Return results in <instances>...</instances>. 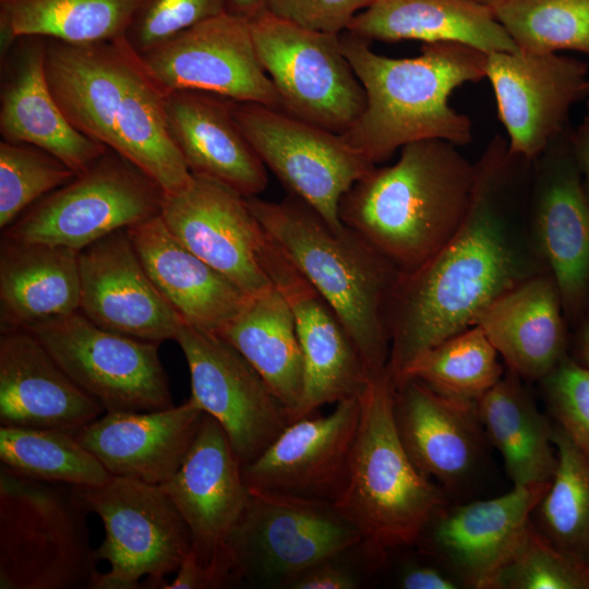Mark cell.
<instances>
[{
  "label": "cell",
  "mask_w": 589,
  "mask_h": 589,
  "mask_svg": "<svg viewBox=\"0 0 589 589\" xmlns=\"http://www.w3.org/2000/svg\"><path fill=\"white\" fill-rule=\"evenodd\" d=\"M531 163L494 135L474 163L473 192L457 232L399 275L385 310L393 382L419 354L474 326L501 296L549 272L529 225Z\"/></svg>",
  "instance_id": "6da1fadb"
},
{
  "label": "cell",
  "mask_w": 589,
  "mask_h": 589,
  "mask_svg": "<svg viewBox=\"0 0 589 589\" xmlns=\"http://www.w3.org/2000/svg\"><path fill=\"white\" fill-rule=\"evenodd\" d=\"M45 69L79 131L131 161L166 194L191 181L168 130L164 94L123 37L94 44L46 39Z\"/></svg>",
  "instance_id": "7a4b0ae2"
},
{
  "label": "cell",
  "mask_w": 589,
  "mask_h": 589,
  "mask_svg": "<svg viewBox=\"0 0 589 589\" xmlns=\"http://www.w3.org/2000/svg\"><path fill=\"white\" fill-rule=\"evenodd\" d=\"M457 147L442 140L407 144L395 164L374 167L339 203L342 225L400 274L437 253L467 215L476 166Z\"/></svg>",
  "instance_id": "3957f363"
},
{
  "label": "cell",
  "mask_w": 589,
  "mask_h": 589,
  "mask_svg": "<svg viewBox=\"0 0 589 589\" xmlns=\"http://www.w3.org/2000/svg\"><path fill=\"white\" fill-rule=\"evenodd\" d=\"M340 40L366 98L361 116L341 135L372 164L418 141L471 142V119L448 100L457 87L485 79L486 53L443 41L424 44L416 57L390 58L349 32Z\"/></svg>",
  "instance_id": "277c9868"
},
{
  "label": "cell",
  "mask_w": 589,
  "mask_h": 589,
  "mask_svg": "<svg viewBox=\"0 0 589 589\" xmlns=\"http://www.w3.org/2000/svg\"><path fill=\"white\" fill-rule=\"evenodd\" d=\"M268 236L335 310L372 376L387 369L385 310L400 273L357 233L334 231L306 203L247 197Z\"/></svg>",
  "instance_id": "5b68a950"
},
{
  "label": "cell",
  "mask_w": 589,
  "mask_h": 589,
  "mask_svg": "<svg viewBox=\"0 0 589 589\" xmlns=\"http://www.w3.org/2000/svg\"><path fill=\"white\" fill-rule=\"evenodd\" d=\"M395 385L387 369L360 396V419L346 485L333 503L383 558L416 544L447 504L443 489L411 462L394 419Z\"/></svg>",
  "instance_id": "8992f818"
},
{
  "label": "cell",
  "mask_w": 589,
  "mask_h": 589,
  "mask_svg": "<svg viewBox=\"0 0 589 589\" xmlns=\"http://www.w3.org/2000/svg\"><path fill=\"white\" fill-rule=\"evenodd\" d=\"M88 513L76 486L0 466V589H95Z\"/></svg>",
  "instance_id": "52a82bcc"
},
{
  "label": "cell",
  "mask_w": 589,
  "mask_h": 589,
  "mask_svg": "<svg viewBox=\"0 0 589 589\" xmlns=\"http://www.w3.org/2000/svg\"><path fill=\"white\" fill-rule=\"evenodd\" d=\"M91 513L105 527L96 549L101 573L95 589L163 588L192 550L191 532L159 485L115 477L104 484L77 488Z\"/></svg>",
  "instance_id": "ba28073f"
},
{
  "label": "cell",
  "mask_w": 589,
  "mask_h": 589,
  "mask_svg": "<svg viewBox=\"0 0 589 589\" xmlns=\"http://www.w3.org/2000/svg\"><path fill=\"white\" fill-rule=\"evenodd\" d=\"M165 194L145 172L108 148L26 209L3 237L81 251L112 232L160 216Z\"/></svg>",
  "instance_id": "9c48e42d"
},
{
  "label": "cell",
  "mask_w": 589,
  "mask_h": 589,
  "mask_svg": "<svg viewBox=\"0 0 589 589\" xmlns=\"http://www.w3.org/2000/svg\"><path fill=\"white\" fill-rule=\"evenodd\" d=\"M262 67L287 113L344 134L365 108V92L340 34L313 31L263 11L249 21Z\"/></svg>",
  "instance_id": "30bf717a"
},
{
  "label": "cell",
  "mask_w": 589,
  "mask_h": 589,
  "mask_svg": "<svg viewBox=\"0 0 589 589\" xmlns=\"http://www.w3.org/2000/svg\"><path fill=\"white\" fill-rule=\"evenodd\" d=\"M361 541L333 503L249 491L228 541L235 584L287 588L313 564Z\"/></svg>",
  "instance_id": "8fae6325"
},
{
  "label": "cell",
  "mask_w": 589,
  "mask_h": 589,
  "mask_svg": "<svg viewBox=\"0 0 589 589\" xmlns=\"http://www.w3.org/2000/svg\"><path fill=\"white\" fill-rule=\"evenodd\" d=\"M233 113L265 167L290 194L311 206L334 231L344 230L339 203L376 165L341 134L284 110L235 101Z\"/></svg>",
  "instance_id": "7c38bea8"
},
{
  "label": "cell",
  "mask_w": 589,
  "mask_h": 589,
  "mask_svg": "<svg viewBox=\"0 0 589 589\" xmlns=\"http://www.w3.org/2000/svg\"><path fill=\"white\" fill-rule=\"evenodd\" d=\"M27 330L106 412H142L173 406L158 342L105 329L80 311Z\"/></svg>",
  "instance_id": "4fadbf2b"
},
{
  "label": "cell",
  "mask_w": 589,
  "mask_h": 589,
  "mask_svg": "<svg viewBox=\"0 0 589 589\" xmlns=\"http://www.w3.org/2000/svg\"><path fill=\"white\" fill-rule=\"evenodd\" d=\"M175 340L189 366L191 398L219 422L241 465L252 462L291 423L285 407L221 335L182 324Z\"/></svg>",
  "instance_id": "5bb4252c"
},
{
  "label": "cell",
  "mask_w": 589,
  "mask_h": 589,
  "mask_svg": "<svg viewBox=\"0 0 589 589\" xmlns=\"http://www.w3.org/2000/svg\"><path fill=\"white\" fill-rule=\"evenodd\" d=\"M139 57L163 94L199 91L283 110L249 21L231 13L196 24Z\"/></svg>",
  "instance_id": "9a60e30c"
},
{
  "label": "cell",
  "mask_w": 589,
  "mask_h": 589,
  "mask_svg": "<svg viewBox=\"0 0 589 589\" xmlns=\"http://www.w3.org/2000/svg\"><path fill=\"white\" fill-rule=\"evenodd\" d=\"M570 131L554 139L531 163L528 217L564 314L575 318L589 294V197Z\"/></svg>",
  "instance_id": "2e32d148"
},
{
  "label": "cell",
  "mask_w": 589,
  "mask_h": 589,
  "mask_svg": "<svg viewBox=\"0 0 589 589\" xmlns=\"http://www.w3.org/2000/svg\"><path fill=\"white\" fill-rule=\"evenodd\" d=\"M489 80L509 151L536 159L566 131L572 107L589 95L586 62L557 52L488 53Z\"/></svg>",
  "instance_id": "e0dca14e"
},
{
  "label": "cell",
  "mask_w": 589,
  "mask_h": 589,
  "mask_svg": "<svg viewBox=\"0 0 589 589\" xmlns=\"http://www.w3.org/2000/svg\"><path fill=\"white\" fill-rule=\"evenodd\" d=\"M160 217L185 248L247 296L273 287L262 260L266 231L245 196L192 173L182 190L165 194Z\"/></svg>",
  "instance_id": "ac0fdd59"
},
{
  "label": "cell",
  "mask_w": 589,
  "mask_h": 589,
  "mask_svg": "<svg viewBox=\"0 0 589 589\" xmlns=\"http://www.w3.org/2000/svg\"><path fill=\"white\" fill-rule=\"evenodd\" d=\"M263 266L287 300L304 360V390L294 420L326 404L360 397L372 375L341 320L266 232Z\"/></svg>",
  "instance_id": "d6986e66"
},
{
  "label": "cell",
  "mask_w": 589,
  "mask_h": 589,
  "mask_svg": "<svg viewBox=\"0 0 589 589\" xmlns=\"http://www.w3.org/2000/svg\"><path fill=\"white\" fill-rule=\"evenodd\" d=\"M159 486L185 521L197 562L223 569L235 582L228 541L247 507L249 490L242 465L216 419L204 414L181 466Z\"/></svg>",
  "instance_id": "ffe728a7"
},
{
  "label": "cell",
  "mask_w": 589,
  "mask_h": 589,
  "mask_svg": "<svg viewBox=\"0 0 589 589\" xmlns=\"http://www.w3.org/2000/svg\"><path fill=\"white\" fill-rule=\"evenodd\" d=\"M550 483L514 486L490 500L446 504L430 520L416 544L464 587L490 589L524 540L531 515Z\"/></svg>",
  "instance_id": "44dd1931"
},
{
  "label": "cell",
  "mask_w": 589,
  "mask_h": 589,
  "mask_svg": "<svg viewBox=\"0 0 589 589\" xmlns=\"http://www.w3.org/2000/svg\"><path fill=\"white\" fill-rule=\"evenodd\" d=\"M360 397L292 421L252 462L242 466L249 491L334 503L342 492L360 419Z\"/></svg>",
  "instance_id": "7402d4cb"
},
{
  "label": "cell",
  "mask_w": 589,
  "mask_h": 589,
  "mask_svg": "<svg viewBox=\"0 0 589 589\" xmlns=\"http://www.w3.org/2000/svg\"><path fill=\"white\" fill-rule=\"evenodd\" d=\"M80 312L96 325L160 344L183 321L144 268L128 232H112L80 251Z\"/></svg>",
  "instance_id": "603a6c76"
},
{
  "label": "cell",
  "mask_w": 589,
  "mask_h": 589,
  "mask_svg": "<svg viewBox=\"0 0 589 589\" xmlns=\"http://www.w3.org/2000/svg\"><path fill=\"white\" fill-rule=\"evenodd\" d=\"M43 342L23 328L0 335V423L75 434L105 413Z\"/></svg>",
  "instance_id": "cb8c5ba5"
},
{
  "label": "cell",
  "mask_w": 589,
  "mask_h": 589,
  "mask_svg": "<svg viewBox=\"0 0 589 589\" xmlns=\"http://www.w3.org/2000/svg\"><path fill=\"white\" fill-rule=\"evenodd\" d=\"M394 419L411 462L442 489L461 486L479 466L486 436L477 404L405 380L395 385Z\"/></svg>",
  "instance_id": "d4e9b609"
},
{
  "label": "cell",
  "mask_w": 589,
  "mask_h": 589,
  "mask_svg": "<svg viewBox=\"0 0 589 589\" xmlns=\"http://www.w3.org/2000/svg\"><path fill=\"white\" fill-rule=\"evenodd\" d=\"M45 57L41 37H21L1 57V136L41 148L77 175L108 148L68 120L49 87Z\"/></svg>",
  "instance_id": "484cf974"
},
{
  "label": "cell",
  "mask_w": 589,
  "mask_h": 589,
  "mask_svg": "<svg viewBox=\"0 0 589 589\" xmlns=\"http://www.w3.org/2000/svg\"><path fill=\"white\" fill-rule=\"evenodd\" d=\"M204 414L190 397L166 409L106 412L75 436L111 476L161 485L181 466Z\"/></svg>",
  "instance_id": "4316f807"
},
{
  "label": "cell",
  "mask_w": 589,
  "mask_h": 589,
  "mask_svg": "<svg viewBox=\"0 0 589 589\" xmlns=\"http://www.w3.org/2000/svg\"><path fill=\"white\" fill-rule=\"evenodd\" d=\"M235 101L199 91L164 94L168 130L191 173L215 180L245 197L268 184L267 168L233 113Z\"/></svg>",
  "instance_id": "83f0119b"
},
{
  "label": "cell",
  "mask_w": 589,
  "mask_h": 589,
  "mask_svg": "<svg viewBox=\"0 0 589 589\" xmlns=\"http://www.w3.org/2000/svg\"><path fill=\"white\" fill-rule=\"evenodd\" d=\"M128 232L151 279L183 324L219 333L250 297L185 248L160 216Z\"/></svg>",
  "instance_id": "f1b7e54d"
},
{
  "label": "cell",
  "mask_w": 589,
  "mask_h": 589,
  "mask_svg": "<svg viewBox=\"0 0 589 589\" xmlns=\"http://www.w3.org/2000/svg\"><path fill=\"white\" fill-rule=\"evenodd\" d=\"M564 315L557 285L545 272L496 299L476 325L508 370L521 378L542 381L566 358Z\"/></svg>",
  "instance_id": "f546056e"
},
{
  "label": "cell",
  "mask_w": 589,
  "mask_h": 589,
  "mask_svg": "<svg viewBox=\"0 0 589 589\" xmlns=\"http://www.w3.org/2000/svg\"><path fill=\"white\" fill-rule=\"evenodd\" d=\"M346 32L370 43H459L486 55L518 50L490 5L477 0H373Z\"/></svg>",
  "instance_id": "4dcf8cb0"
},
{
  "label": "cell",
  "mask_w": 589,
  "mask_h": 589,
  "mask_svg": "<svg viewBox=\"0 0 589 589\" xmlns=\"http://www.w3.org/2000/svg\"><path fill=\"white\" fill-rule=\"evenodd\" d=\"M80 251L2 238L0 326L28 329L80 311Z\"/></svg>",
  "instance_id": "1f68e13d"
},
{
  "label": "cell",
  "mask_w": 589,
  "mask_h": 589,
  "mask_svg": "<svg viewBox=\"0 0 589 589\" xmlns=\"http://www.w3.org/2000/svg\"><path fill=\"white\" fill-rule=\"evenodd\" d=\"M217 334L252 364L294 421L304 390V360L294 317L284 296L273 286L248 297Z\"/></svg>",
  "instance_id": "d6a6232c"
},
{
  "label": "cell",
  "mask_w": 589,
  "mask_h": 589,
  "mask_svg": "<svg viewBox=\"0 0 589 589\" xmlns=\"http://www.w3.org/2000/svg\"><path fill=\"white\" fill-rule=\"evenodd\" d=\"M477 411L513 486L552 481L557 466L553 425L539 411L521 377L507 369L479 399Z\"/></svg>",
  "instance_id": "836d02e7"
},
{
  "label": "cell",
  "mask_w": 589,
  "mask_h": 589,
  "mask_svg": "<svg viewBox=\"0 0 589 589\" xmlns=\"http://www.w3.org/2000/svg\"><path fill=\"white\" fill-rule=\"evenodd\" d=\"M139 0H0V50L3 57L21 37L68 44L122 38Z\"/></svg>",
  "instance_id": "e575fe53"
},
{
  "label": "cell",
  "mask_w": 589,
  "mask_h": 589,
  "mask_svg": "<svg viewBox=\"0 0 589 589\" xmlns=\"http://www.w3.org/2000/svg\"><path fill=\"white\" fill-rule=\"evenodd\" d=\"M552 440L557 466L531 521L555 548L589 564V458L556 424Z\"/></svg>",
  "instance_id": "d590c367"
},
{
  "label": "cell",
  "mask_w": 589,
  "mask_h": 589,
  "mask_svg": "<svg viewBox=\"0 0 589 589\" xmlns=\"http://www.w3.org/2000/svg\"><path fill=\"white\" fill-rule=\"evenodd\" d=\"M498 352L479 325L471 326L413 359L395 380H417L435 392L477 404L504 375Z\"/></svg>",
  "instance_id": "8d00e7d4"
},
{
  "label": "cell",
  "mask_w": 589,
  "mask_h": 589,
  "mask_svg": "<svg viewBox=\"0 0 589 589\" xmlns=\"http://www.w3.org/2000/svg\"><path fill=\"white\" fill-rule=\"evenodd\" d=\"M2 467L38 481L96 486L111 474L75 434L52 429L0 428Z\"/></svg>",
  "instance_id": "74e56055"
},
{
  "label": "cell",
  "mask_w": 589,
  "mask_h": 589,
  "mask_svg": "<svg viewBox=\"0 0 589 589\" xmlns=\"http://www.w3.org/2000/svg\"><path fill=\"white\" fill-rule=\"evenodd\" d=\"M489 5L518 49L589 56V0H491Z\"/></svg>",
  "instance_id": "f35d334b"
},
{
  "label": "cell",
  "mask_w": 589,
  "mask_h": 589,
  "mask_svg": "<svg viewBox=\"0 0 589 589\" xmlns=\"http://www.w3.org/2000/svg\"><path fill=\"white\" fill-rule=\"evenodd\" d=\"M75 172L53 155L23 143L0 142V228L5 229Z\"/></svg>",
  "instance_id": "ab89813d"
},
{
  "label": "cell",
  "mask_w": 589,
  "mask_h": 589,
  "mask_svg": "<svg viewBox=\"0 0 589 589\" xmlns=\"http://www.w3.org/2000/svg\"><path fill=\"white\" fill-rule=\"evenodd\" d=\"M490 589H589V564L555 548L531 521Z\"/></svg>",
  "instance_id": "60d3db41"
},
{
  "label": "cell",
  "mask_w": 589,
  "mask_h": 589,
  "mask_svg": "<svg viewBox=\"0 0 589 589\" xmlns=\"http://www.w3.org/2000/svg\"><path fill=\"white\" fill-rule=\"evenodd\" d=\"M226 12V0H139L123 39L139 56Z\"/></svg>",
  "instance_id": "b9f144b4"
},
{
  "label": "cell",
  "mask_w": 589,
  "mask_h": 589,
  "mask_svg": "<svg viewBox=\"0 0 589 589\" xmlns=\"http://www.w3.org/2000/svg\"><path fill=\"white\" fill-rule=\"evenodd\" d=\"M541 382L556 425L589 458V369L565 358Z\"/></svg>",
  "instance_id": "7bdbcfd3"
},
{
  "label": "cell",
  "mask_w": 589,
  "mask_h": 589,
  "mask_svg": "<svg viewBox=\"0 0 589 589\" xmlns=\"http://www.w3.org/2000/svg\"><path fill=\"white\" fill-rule=\"evenodd\" d=\"M385 560L363 541L300 573L287 589H357Z\"/></svg>",
  "instance_id": "ee69618b"
},
{
  "label": "cell",
  "mask_w": 589,
  "mask_h": 589,
  "mask_svg": "<svg viewBox=\"0 0 589 589\" xmlns=\"http://www.w3.org/2000/svg\"><path fill=\"white\" fill-rule=\"evenodd\" d=\"M373 0H268L266 11L309 29L341 34Z\"/></svg>",
  "instance_id": "f6af8a7d"
},
{
  "label": "cell",
  "mask_w": 589,
  "mask_h": 589,
  "mask_svg": "<svg viewBox=\"0 0 589 589\" xmlns=\"http://www.w3.org/2000/svg\"><path fill=\"white\" fill-rule=\"evenodd\" d=\"M228 577L214 566H202L192 551L165 589H216L230 586Z\"/></svg>",
  "instance_id": "bcb514c9"
},
{
  "label": "cell",
  "mask_w": 589,
  "mask_h": 589,
  "mask_svg": "<svg viewBox=\"0 0 589 589\" xmlns=\"http://www.w3.org/2000/svg\"><path fill=\"white\" fill-rule=\"evenodd\" d=\"M402 589H457L462 584L445 567L424 563L406 564L398 577Z\"/></svg>",
  "instance_id": "7dc6e473"
},
{
  "label": "cell",
  "mask_w": 589,
  "mask_h": 589,
  "mask_svg": "<svg viewBox=\"0 0 589 589\" xmlns=\"http://www.w3.org/2000/svg\"><path fill=\"white\" fill-rule=\"evenodd\" d=\"M570 142L582 176H589V99L582 121L575 131H570Z\"/></svg>",
  "instance_id": "c3c4849f"
},
{
  "label": "cell",
  "mask_w": 589,
  "mask_h": 589,
  "mask_svg": "<svg viewBox=\"0 0 589 589\" xmlns=\"http://www.w3.org/2000/svg\"><path fill=\"white\" fill-rule=\"evenodd\" d=\"M268 0H226V12L252 20L266 10Z\"/></svg>",
  "instance_id": "681fc988"
},
{
  "label": "cell",
  "mask_w": 589,
  "mask_h": 589,
  "mask_svg": "<svg viewBox=\"0 0 589 589\" xmlns=\"http://www.w3.org/2000/svg\"><path fill=\"white\" fill-rule=\"evenodd\" d=\"M577 351L578 362L589 369V314L579 334Z\"/></svg>",
  "instance_id": "f907efd6"
},
{
  "label": "cell",
  "mask_w": 589,
  "mask_h": 589,
  "mask_svg": "<svg viewBox=\"0 0 589 589\" xmlns=\"http://www.w3.org/2000/svg\"><path fill=\"white\" fill-rule=\"evenodd\" d=\"M584 184H585L587 195L589 197V176L584 177Z\"/></svg>",
  "instance_id": "816d5d0a"
},
{
  "label": "cell",
  "mask_w": 589,
  "mask_h": 589,
  "mask_svg": "<svg viewBox=\"0 0 589 589\" xmlns=\"http://www.w3.org/2000/svg\"><path fill=\"white\" fill-rule=\"evenodd\" d=\"M477 1L483 2V3H486V4H489L491 2V0H477Z\"/></svg>",
  "instance_id": "f5cc1de1"
}]
</instances>
